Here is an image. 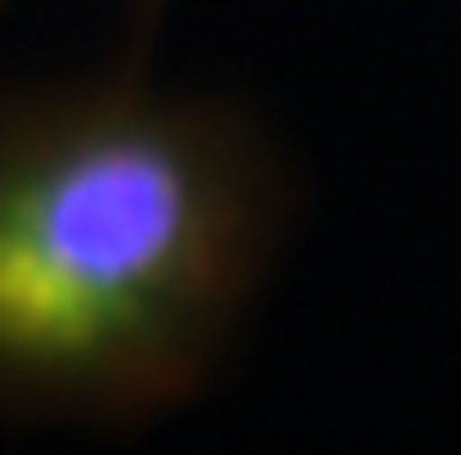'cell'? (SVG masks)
<instances>
[{
	"mask_svg": "<svg viewBox=\"0 0 461 455\" xmlns=\"http://www.w3.org/2000/svg\"><path fill=\"white\" fill-rule=\"evenodd\" d=\"M253 253V182L220 127L104 94L0 143V384L61 401L170 389Z\"/></svg>",
	"mask_w": 461,
	"mask_h": 455,
	"instance_id": "obj_1",
	"label": "cell"
}]
</instances>
